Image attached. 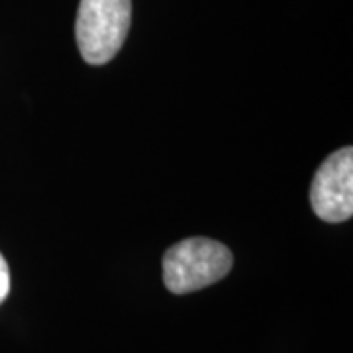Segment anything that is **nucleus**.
I'll use <instances>...</instances> for the list:
<instances>
[{"label":"nucleus","mask_w":353,"mask_h":353,"mask_svg":"<svg viewBox=\"0 0 353 353\" xmlns=\"http://www.w3.org/2000/svg\"><path fill=\"white\" fill-rule=\"evenodd\" d=\"M8 292H10V269H8L6 259L0 253V304L4 303Z\"/></svg>","instance_id":"4"},{"label":"nucleus","mask_w":353,"mask_h":353,"mask_svg":"<svg viewBox=\"0 0 353 353\" xmlns=\"http://www.w3.org/2000/svg\"><path fill=\"white\" fill-rule=\"evenodd\" d=\"M132 20V0H81L77 46L90 65H104L124 46Z\"/></svg>","instance_id":"2"},{"label":"nucleus","mask_w":353,"mask_h":353,"mask_svg":"<svg viewBox=\"0 0 353 353\" xmlns=\"http://www.w3.org/2000/svg\"><path fill=\"white\" fill-rule=\"evenodd\" d=\"M234 257L224 243L190 238L169 248L163 257L165 287L173 294H189L226 277Z\"/></svg>","instance_id":"1"},{"label":"nucleus","mask_w":353,"mask_h":353,"mask_svg":"<svg viewBox=\"0 0 353 353\" xmlns=\"http://www.w3.org/2000/svg\"><path fill=\"white\" fill-rule=\"evenodd\" d=\"M310 204L324 222H345L353 214V150L332 153L316 171L310 187Z\"/></svg>","instance_id":"3"}]
</instances>
